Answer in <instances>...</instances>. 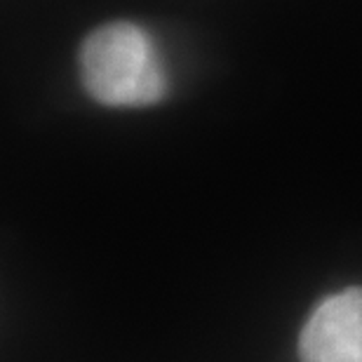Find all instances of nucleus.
<instances>
[{"instance_id": "1", "label": "nucleus", "mask_w": 362, "mask_h": 362, "mask_svg": "<svg viewBox=\"0 0 362 362\" xmlns=\"http://www.w3.org/2000/svg\"><path fill=\"white\" fill-rule=\"evenodd\" d=\"M81 78L85 92L111 108L153 106L170 90L156 40L132 21H111L83 40Z\"/></svg>"}, {"instance_id": "2", "label": "nucleus", "mask_w": 362, "mask_h": 362, "mask_svg": "<svg viewBox=\"0 0 362 362\" xmlns=\"http://www.w3.org/2000/svg\"><path fill=\"white\" fill-rule=\"evenodd\" d=\"M301 362H362V287H346L315 306L303 325Z\"/></svg>"}]
</instances>
